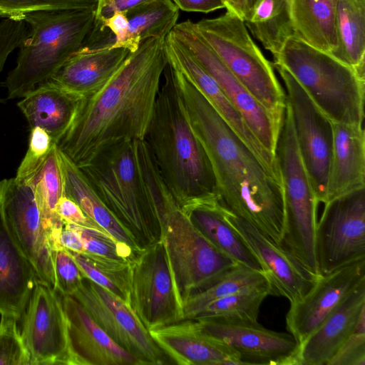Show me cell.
<instances>
[{"instance_id": "cell-19", "label": "cell", "mask_w": 365, "mask_h": 365, "mask_svg": "<svg viewBox=\"0 0 365 365\" xmlns=\"http://www.w3.org/2000/svg\"><path fill=\"white\" fill-rule=\"evenodd\" d=\"M165 48L168 62L181 72L200 91L265 167L281 177L276 155L260 143L240 112L228 99L215 80L171 33L165 37Z\"/></svg>"}, {"instance_id": "cell-6", "label": "cell", "mask_w": 365, "mask_h": 365, "mask_svg": "<svg viewBox=\"0 0 365 365\" xmlns=\"http://www.w3.org/2000/svg\"><path fill=\"white\" fill-rule=\"evenodd\" d=\"M274 58L331 121L363 125L365 78L354 68L295 36L284 42Z\"/></svg>"}, {"instance_id": "cell-39", "label": "cell", "mask_w": 365, "mask_h": 365, "mask_svg": "<svg viewBox=\"0 0 365 365\" xmlns=\"http://www.w3.org/2000/svg\"><path fill=\"white\" fill-rule=\"evenodd\" d=\"M71 225L78 231L86 252L129 262L140 252L119 242L102 230Z\"/></svg>"}, {"instance_id": "cell-1", "label": "cell", "mask_w": 365, "mask_h": 365, "mask_svg": "<svg viewBox=\"0 0 365 365\" xmlns=\"http://www.w3.org/2000/svg\"><path fill=\"white\" fill-rule=\"evenodd\" d=\"M171 67L187 118L210 163L219 206L279 244L284 217L281 177L268 170L200 91Z\"/></svg>"}, {"instance_id": "cell-31", "label": "cell", "mask_w": 365, "mask_h": 365, "mask_svg": "<svg viewBox=\"0 0 365 365\" xmlns=\"http://www.w3.org/2000/svg\"><path fill=\"white\" fill-rule=\"evenodd\" d=\"M24 181L30 183L34 189L43 229L52 251L62 247L60 235L64 222L58 216L56 207L58 200L64 195V190L56 143L53 144L38 170Z\"/></svg>"}, {"instance_id": "cell-27", "label": "cell", "mask_w": 365, "mask_h": 365, "mask_svg": "<svg viewBox=\"0 0 365 365\" xmlns=\"http://www.w3.org/2000/svg\"><path fill=\"white\" fill-rule=\"evenodd\" d=\"M80 99L73 94L46 81L17 103L31 128L45 130L58 144L68 129Z\"/></svg>"}, {"instance_id": "cell-23", "label": "cell", "mask_w": 365, "mask_h": 365, "mask_svg": "<svg viewBox=\"0 0 365 365\" xmlns=\"http://www.w3.org/2000/svg\"><path fill=\"white\" fill-rule=\"evenodd\" d=\"M150 334L173 363L181 365H239L237 354L201 333L191 319L151 329Z\"/></svg>"}, {"instance_id": "cell-35", "label": "cell", "mask_w": 365, "mask_h": 365, "mask_svg": "<svg viewBox=\"0 0 365 365\" xmlns=\"http://www.w3.org/2000/svg\"><path fill=\"white\" fill-rule=\"evenodd\" d=\"M68 252L85 277L128 304L130 262L110 259L86 252Z\"/></svg>"}, {"instance_id": "cell-18", "label": "cell", "mask_w": 365, "mask_h": 365, "mask_svg": "<svg viewBox=\"0 0 365 365\" xmlns=\"http://www.w3.org/2000/svg\"><path fill=\"white\" fill-rule=\"evenodd\" d=\"M220 209L259 263L269 284L270 295L284 297L292 304L312 289L319 275L312 272L292 253L251 224Z\"/></svg>"}, {"instance_id": "cell-44", "label": "cell", "mask_w": 365, "mask_h": 365, "mask_svg": "<svg viewBox=\"0 0 365 365\" xmlns=\"http://www.w3.org/2000/svg\"><path fill=\"white\" fill-rule=\"evenodd\" d=\"M28 28L23 20L1 19L0 21V76L9 56L19 48L27 36ZM0 97V104L5 103Z\"/></svg>"}, {"instance_id": "cell-28", "label": "cell", "mask_w": 365, "mask_h": 365, "mask_svg": "<svg viewBox=\"0 0 365 365\" xmlns=\"http://www.w3.org/2000/svg\"><path fill=\"white\" fill-rule=\"evenodd\" d=\"M58 158L64 195L76 202L91 220L115 240L140 252L142 250L96 194L81 170L58 148Z\"/></svg>"}, {"instance_id": "cell-50", "label": "cell", "mask_w": 365, "mask_h": 365, "mask_svg": "<svg viewBox=\"0 0 365 365\" xmlns=\"http://www.w3.org/2000/svg\"><path fill=\"white\" fill-rule=\"evenodd\" d=\"M223 1H224V2H225V0H223Z\"/></svg>"}, {"instance_id": "cell-21", "label": "cell", "mask_w": 365, "mask_h": 365, "mask_svg": "<svg viewBox=\"0 0 365 365\" xmlns=\"http://www.w3.org/2000/svg\"><path fill=\"white\" fill-rule=\"evenodd\" d=\"M61 297L68 326L67 365H142L115 344L73 297Z\"/></svg>"}, {"instance_id": "cell-38", "label": "cell", "mask_w": 365, "mask_h": 365, "mask_svg": "<svg viewBox=\"0 0 365 365\" xmlns=\"http://www.w3.org/2000/svg\"><path fill=\"white\" fill-rule=\"evenodd\" d=\"M98 0H0V18L23 20L31 12L48 10L96 9Z\"/></svg>"}, {"instance_id": "cell-33", "label": "cell", "mask_w": 365, "mask_h": 365, "mask_svg": "<svg viewBox=\"0 0 365 365\" xmlns=\"http://www.w3.org/2000/svg\"><path fill=\"white\" fill-rule=\"evenodd\" d=\"M292 1L255 0L244 21L252 36L273 56L289 38L294 36Z\"/></svg>"}, {"instance_id": "cell-9", "label": "cell", "mask_w": 365, "mask_h": 365, "mask_svg": "<svg viewBox=\"0 0 365 365\" xmlns=\"http://www.w3.org/2000/svg\"><path fill=\"white\" fill-rule=\"evenodd\" d=\"M162 240L182 309L191 295L211 285L239 264L210 242L179 207L168 216Z\"/></svg>"}, {"instance_id": "cell-30", "label": "cell", "mask_w": 365, "mask_h": 365, "mask_svg": "<svg viewBox=\"0 0 365 365\" xmlns=\"http://www.w3.org/2000/svg\"><path fill=\"white\" fill-rule=\"evenodd\" d=\"M336 4L337 0H292L294 36L331 54L337 47Z\"/></svg>"}, {"instance_id": "cell-17", "label": "cell", "mask_w": 365, "mask_h": 365, "mask_svg": "<svg viewBox=\"0 0 365 365\" xmlns=\"http://www.w3.org/2000/svg\"><path fill=\"white\" fill-rule=\"evenodd\" d=\"M23 317L21 332L31 365L67 364L68 326L61 295L36 280Z\"/></svg>"}, {"instance_id": "cell-20", "label": "cell", "mask_w": 365, "mask_h": 365, "mask_svg": "<svg viewBox=\"0 0 365 365\" xmlns=\"http://www.w3.org/2000/svg\"><path fill=\"white\" fill-rule=\"evenodd\" d=\"M365 281V259L320 274L312 289L290 304L287 330L302 343L339 303Z\"/></svg>"}, {"instance_id": "cell-43", "label": "cell", "mask_w": 365, "mask_h": 365, "mask_svg": "<svg viewBox=\"0 0 365 365\" xmlns=\"http://www.w3.org/2000/svg\"><path fill=\"white\" fill-rule=\"evenodd\" d=\"M327 365H365V312Z\"/></svg>"}, {"instance_id": "cell-13", "label": "cell", "mask_w": 365, "mask_h": 365, "mask_svg": "<svg viewBox=\"0 0 365 365\" xmlns=\"http://www.w3.org/2000/svg\"><path fill=\"white\" fill-rule=\"evenodd\" d=\"M273 66L286 88L298 148L312 187L318 202L324 204L333 143L331 120L284 67Z\"/></svg>"}, {"instance_id": "cell-11", "label": "cell", "mask_w": 365, "mask_h": 365, "mask_svg": "<svg viewBox=\"0 0 365 365\" xmlns=\"http://www.w3.org/2000/svg\"><path fill=\"white\" fill-rule=\"evenodd\" d=\"M170 33L215 80L260 143L276 155L283 115L272 113L257 101L204 40L194 22L176 24Z\"/></svg>"}, {"instance_id": "cell-16", "label": "cell", "mask_w": 365, "mask_h": 365, "mask_svg": "<svg viewBox=\"0 0 365 365\" xmlns=\"http://www.w3.org/2000/svg\"><path fill=\"white\" fill-rule=\"evenodd\" d=\"M192 321L204 335L233 349L241 364L294 365L299 344L289 332L275 331L257 320L237 317Z\"/></svg>"}, {"instance_id": "cell-2", "label": "cell", "mask_w": 365, "mask_h": 365, "mask_svg": "<svg viewBox=\"0 0 365 365\" xmlns=\"http://www.w3.org/2000/svg\"><path fill=\"white\" fill-rule=\"evenodd\" d=\"M165 39L141 42L101 89L78 101L57 144L77 167L114 144L145 140L168 63Z\"/></svg>"}, {"instance_id": "cell-42", "label": "cell", "mask_w": 365, "mask_h": 365, "mask_svg": "<svg viewBox=\"0 0 365 365\" xmlns=\"http://www.w3.org/2000/svg\"><path fill=\"white\" fill-rule=\"evenodd\" d=\"M27 152L15 176L20 180L27 179L38 170L54 143L48 133L39 127L31 128Z\"/></svg>"}, {"instance_id": "cell-47", "label": "cell", "mask_w": 365, "mask_h": 365, "mask_svg": "<svg viewBox=\"0 0 365 365\" xmlns=\"http://www.w3.org/2000/svg\"><path fill=\"white\" fill-rule=\"evenodd\" d=\"M179 9L187 12L210 13L225 8L223 0H172Z\"/></svg>"}, {"instance_id": "cell-7", "label": "cell", "mask_w": 365, "mask_h": 365, "mask_svg": "<svg viewBox=\"0 0 365 365\" xmlns=\"http://www.w3.org/2000/svg\"><path fill=\"white\" fill-rule=\"evenodd\" d=\"M275 153L282 182L284 211L279 245L319 275L315 252L319 202L298 148L287 103Z\"/></svg>"}, {"instance_id": "cell-32", "label": "cell", "mask_w": 365, "mask_h": 365, "mask_svg": "<svg viewBox=\"0 0 365 365\" xmlns=\"http://www.w3.org/2000/svg\"><path fill=\"white\" fill-rule=\"evenodd\" d=\"M336 34L331 55L365 78V0H337Z\"/></svg>"}, {"instance_id": "cell-22", "label": "cell", "mask_w": 365, "mask_h": 365, "mask_svg": "<svg viewBox=\"0 0 365 365\" xmlns=\"http://www.w3.org/2000/svg\"><path fill=\"white\" fill-rule=\"evenodd\" d=\"M365 312L361 282L302 342L294 365H327Z\"/></svg>"}, {"instance_id": "cell-25", "label": "cell", "mask_w": 365, "mask_h": 365, "mask_svg": "<svg viewBox=\"0 0 365 365\" xmlns=\"http://www.w3.org/2000/svg\"><path fill=\"white\" fill-rule=\"evenodd\" d=\"M333 143L325 203L365 187V132L363 125L331 121Z\"/></svg>"}, {"instance_id": "cell-49", "label": "cell", "mask_w": 365, "mask_h": 365, "mask_svg": "<svg viewBox=\"0 0 365 365\" xmlns=\"http://www.w3.org/2000/svg\"><path fill=\"white\" fill-rule=\"evenodd\" d=\"M255 0H225V9L236 14L244 21L251 10Z\"/></svg>"}, {"instance_id": "cell-15", "label": "cell", "mask_w": 365, "mask_h": 365, "mask_svg": "<svg viewBox=\"0 0 365 365\" xmlns=\"http://www.w3.org/2000/svg\"><path fill=\"white\" fill-rule=\"evenodd\" d=\"M0 212L37 280L55 289L53 251L43 229L33 186L16 177L0 180Z\"/></svg>"}, {"instance_id": "cell-29", "label": "cell", "mask_w": 365, "mask_h": 365, "mask_svg": "<svg viewBox=\"0 0 365 365\" xmlns=\"http://www.w3.org/2000/svg\"><path fill=\"white\" fill-rule=\"evenodd\" d=\"M183 212L216 248L237 263L262 272L245 241L225 219L217 199L197 204Z\"/></svg>"}, {"instance_id": "cell-4", "label": "cell", "mask_w": 365, "mask_h": 365, "mask_svg": "<svg viewBox=\"0 0 365 365\" xmlns=\"http://www.w3.org/2000/svg\"><path fill=\"white\" fill-rule=\"evenodd\" d=\"M96 9L34 11L24 19L28 32L19 48L15 66L3 86L7 99L21 98L49 81L83 46Z\"/></svg>"}, {"instance_id": "cell-12", "label": "cell", "mask_w": 365, "mask_h": 365, "mask_svg": "<svg viewBox=\"0 0 365 365\" xmlns=\"http://www.w3.org/2000/svg\"><path fill=\"white\" fill-rule=\"evenodd\" d=\"M128 304L148 331L182 320L163 240L130 262Z\"/></svg>"}, {"instance_id": "cell-3", "label": "cell", "mask_w": 365, "mask_h": 365, "mask_svg": "<svg viewBox=\"0 0 365 365\" xmlns=\"http://www.w3.org/2000/svg\"><path fill=\"white\" fill-rule=\"evenodd\" d=\"M145 140L182 211L217 198L210 163L187 118L168 63Z\"/></svg>"}, {"instance_id": "cell-46", "label": "cell", "mask_w": 365, "mask_h": 365, "mask_svg": "<svg viewBox=\"0 0 365 365\" xmlns=\"http://www.w3.org/2000/svg\"><path fill=\"white\" fill-rule=\"evenodd\" d=\"M150 0H98L94 24H99L115 12L127 11Z\"/></svg>"}, {"instance_id": "cell-36", "label": "cell", "mask_w": 365, "mask_h": 365, "mask_svg": "<svg viewBox=\"0 0 365 365\" xmlns=\"http://www.w3.org/2000/svg\"><path fill=\"white\" fill-rule=\"evenodd\" d=\"M270 295L267 282L251 285L205 306L191 319L211 317H237L257 320L260 306Z\"/></svg>"}, {"instance_id": "cell-37", "label": "cell", "mask_w": 365, "mask_h": 365, "mask_svg": "<svg viewBox=\"0 0 365 365\" xmlns=\"http://www.w3.org/2000/svg\"><path fill=\"white\" fill-rule=\"evenodd\" d=\"M265 282L267 281L262 272L238 264L215 282L187 299L182 309V320L192 319L205 306L212 301L245 287Z\"/></svg>"}, {"instance_id": "cell-5", "label": "cell", "mask_w": 365, "mask_h": 365, "mask_svg": "<svg viewBox=\"0 0 365 365\" xmlns=\"http://www.w3.org/2000/svg\"><path fill=\"white\" fill-rule=\"evenodd\" d=\"M137 140L114 144L79 168L100 200L143 250L162 241L165 223L146 194Z\"/></svg>"}, {"instance_id": "cell-24", "label": "cell", "mask_w": 365, "mask_h": 365, "mask_svg": "<svg viewBox=\"0 0 365 365\" xmlns=\"http://www.w3.org/2000/svg\"><path fill=\"white\" fill-rule=\"evenodd\" d=\"M130 53L124 48L82 47L48 81L81 100L101 89Z\"/></svg>"}, {"instance_id": "cell-10", "label": "cell", "mask_w": 365, "mask_h": 365, "mask_svg": "<svg viewBox=\"0 0 365 365\" xmlns=\"http://www.w3.org/2000/svg\"><path fill=\"white\" fill-rule=\"evenodd\" d=\"M315 252L319 274L365 259V187L324 203Z\"/></svg>"}, {"instance_id": "cell-34", "label": "cell", "mask_w": 365, "mask_h": 365, "mask_svg": "<svg viewBox=\"0 0 365 365\" xmlns=\"http://www.w3.org/2000/svg\"><path fill=\"white\" fill-rule=\"evenodd\" d=\"M179 10L172 0H150L127 11L128 31L121 48L133 53L146 39L166 37L177 24Z\"/></svg>"}, {"instance_id": "cell-8", "label": "cell", "mask_w": 365, "mask_h": 365, "mask_svg": "<svg viewBox=\"0 0 365 365\" xmlns=\"http://www.w3.org/2000/svg\"><path fill=\"white\" fill-rule=\"evenodd\" d=\"M195 25L232 73L265 108L283 115L286 94L273 66L250 35L243 20L227 11Z\"/></svg>"}, {"instance_id": "cell-41", "label": "cell", "mask_w": 365, "mask_h": 365, "mask_svg": "<svg viewBox=\"0 0 365 365\" xmlns=\"http://www.w3.org/2000/svg\"><path fill=\"white\" fill-rule=\"evenodd\" d=\"M56 291L62 296H71L85 277L71 253L61 247L52 252Z\"/></svg>"}, {"instance_id": "cell-40", "label": "cell", "mask_w": 365, "mask_h": 365, "mask_svg": "<svg viewBox=\"0 0 365 365\" xmlns=\"http://www.w3.org/2000/svg\"><path fill=\"white\" fill-rule=\"evenodd\" d=\"M17 322L14 317L1 316L0 365H31Z\"/></svg>"}, {"instance_id": "cell-45", "label": "cell", "mask_w": 365, "mask_h": 365, "mask_svg": "<svg viewBox=\"0 0 365 365\" xmlns=\"http://www.w3.org/2000/svg\"><path fill=\"white\" fill-rule=\"evenodd\" d=\"M56 211L64 223L102 230L84 213L76 202L66 195L58 200Z\"/></svg>"}, {"instance_id": "cell-14", "label": "cell", "mask_w": 365, "mask_h": 365, "mask_svg": "<svg viewBox=\"0 0 365 365\" xmlns=\"http://www.w3.org/2000/svg\"><path fill=\"white\" fill-rule=\"evenodd\" d=\"M71 296L115 344L142 365L173 363L124 301L87 277Z\"/></svg>"}, {"instance_id": "cell-48", "label": "cell", "mask_w": 365, "mask_h": 365, "mask_svg": "<svg viewBox=\"0 0 365 365\" xmlns=\"http://www.w3.org/2000/svg\"><path fill=\"white\" fill-rule=\"evenodd\" d=\"M60 242L62 247L68 250L75 252H84L81 237L71 224L64 223L60 235Z\"/></svg>"}, {"instance_id": "cell-26", "label": "cell", "mask_w": 365, "mask_h": 365, "mask_svg": "<svg viewBox=\"0 0 365 365\" xmlns=\"http://www.w3.org/2000/svg\"><path fill=\"white\" fill-rule=\"evenodd\" d=\"M37 279L0 212V315L20 320Z\"/></svg>"}]
</instances>
